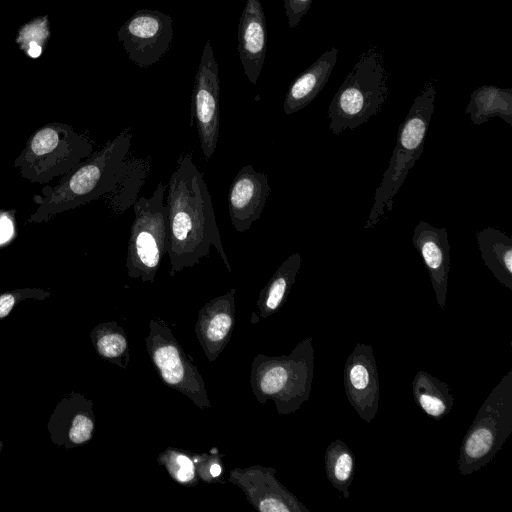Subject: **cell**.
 Here are the masks:
<instances>
[{
  "instance_id": "6da1fadb",
  "label": "cell",
  "mask_w": 512,
  "mask_h": 512,
  "mask_svg": "<svg viewBox=\"0 0 512 512\" xmlns=\"http://www.w3.org/2000/svg\"><path fill=\"white\" fill-rule=\"evenodd\" d=\"M167 188L170 276L198 264L209 255L212 246L231 272L216 223L212 197L204 175L190 153H183L177 160Z\"/></svg>"
},
{
  "instance_id": "7a4b0ae2",
  "label": "cell",
  "mask_w": 512,
  "mask_h": 512,
  "mask_svg": "<svg viewBox=\"0 0 512 512\" xmlns=\"http://www.w3.org/2000/svg\"><path fill=\"white\" fill-rule=\"evenodd\" d=\"M131 138L129 129L121 131L62 176L55 186L44 187L40 194H35L33 201L38 206L27 223L47 222L62 212L113 193L124 175Z\"/></svg>"
},
{
  "instance_id": "3957f363",
  "label": "cell",
  "mask_w": 512,
  "mask_h": 512,
  "mask_svg": "<svg viewBox=\"0 0 512 512\" xmlns=\"http://www.w3.org/2000/svg\"><path fill=\"white\" fill-rule=\"evenodd\" d=\"M313 372L314 349L310 336L288 355L257 354L250 371L253 395L261 404L273 401L279 415L292 414L308 400Z\"/></svg>"
},
{
  "instance_id": "277c9868",
  "label": "cell",
  "mask_w": 512,
  "mask_h": 512,
  "mask_svg": "<svg viewBox=\"0 0 512 512\" xmlns=\"http://www.w3.org/2000/svg\"><path fill=\"white\" fill-rule=\"evenodd\" d=\"M436 89L432 83L416 96L405 119L399 126L397 141L382 180L376 189L374 202L364 230L375 226L392 210L394 197L409 171L424 150L426 133L435 108Z\"/></svg>"
},
{
  "instance_id": "5b68a950",
  "label": "cell",
  "mask_w": 512,
  "mask_h": 512,
  "mask_svg": "<svg viewBox=\"0 0 512 512\" xmlns=\"http://www.w3.org/2000/svg\"><path fill=\"white\" fill-rule=\"evenodd\" d=\"M388 96L382 56L374 49L364 53L335 93L329 107V129L336 135L356 129L378 115Z\"/></svg>"
},
{
  "instance_id": "8992f818",
  "label": "cell",
  "mask_w": 512,
  "mask_h": 512,
  "mask_svg": "<svg viewBox=\"0 0 512 512\" xmlns=\"http://www.w3.org/2000/svg\"><path fill=\"white\" fill-rule=\"evenodd\" d=\"M93 143L66 123L38 128L14 161L19 174L32 183H47L69 173L93 153Z\"/></svg>"
},
{
  "instance_id": "52a82bcc",
  "label": "cell",
  "mask_w": 512,
  "mask_h": 512,
  "mask_svg": "<svg viewBox=\"0 0 512 512\" xmlns=\"http://www.w3.org/2000/svg\"><path fill=\"white\" fill-rule=\"evenodd\" d=\"M511 433L512 370H509L480 406L462 440L457 461L459 473L470 475L488 465Z\"/></svg>"
},
{
  "instance_id": "ba28073f",
  "label": "cell",
  "mask_w": 512,
  "mask_h": 512,
  "mask_svg": "<svg viewBox=\"0 0 512 512\" xmlns=\"http://www.w3.org/2000/svg\"><path fill=\"white\" fill-rule=\"evenodd\" d=\"M161 182L151 196H139L133 206L126 268L130 278L154 282L160 262L167 254L168 210Z\"/></svg>"
},
{
  "instance_id": "9c48e42d",
  "label": "cell",
  "mask_w": 512,
  "mask_h": 512,
  "mask_svg": "<svg viewBox=\"0 0 512 512\" xmlns=\"http://www.w3.org/2000/svg\"><path fill=\"white\" fill-rule=\"evenodd\" d=\"M145 343L155 369L168 387L184 394L201 410L212 407L197 366L188 359L164 320L153 318L149 322Z\"/></svg>"
},
{
  "instance_id": "30bf717a",
  "label": "cell",
  "mask_w": 512,
  "mask_h": 512,
  "mask_svg": "<svg viewBox=\"0 0 512 512\" xmlns=\"http://www.w3.org/2000/svg\"><path fill=\"white\" fill-rule=\"evenodd\" d=\"M196 120L204 158L214 155L220 133V77L213 47L207 40L194 79L192 119Z\"/></svg>"
},
{
  "instance_id": "8fae6325",
  "label": "cell",
  "mask_w": 512,
  "mask_h": 512,
  "mask_svg": "<svg viewBox=\"0 0 512 512\" xmlns=\"http://www.w3.org/2000/svg\"><path fill=\"white\" fill-rule=\"evenodd\" d=\"M172 38V17L146 8L137 10L118 31L128 58L140 68L156 64L168 52Z\"/></svg>"
},
{
  "instance_id": "7c38bea8",
  "label": "cell",
  "mask_w": 512,
  "mask_h": 512,
  "mask_svg": "<svg viewBox=\"0 0 512 512\" xmlns=\"http://www.w3.org/2000/svg\"><path fill=\"white\" fill-rule=\"evenodd\" d=\"M276 469L261 465L230 470L228 482L239 487L260 512H309V509L276 478Z\"/></svg>"
},
{
  "instance_id": "4fadbf2b",
  "label": "cell",
  "mask_w": 512,
  "mask_h": 512,
  "mask_svg": "<svg viewBox=\"0 0 512 512\" xmlns=\"http://www.w3.org/2000/svg\"><path fill=\"white\" fill-rule=\"evenodd\" d=\"M344 389L358 416L370 423L379 407V376L372 346L357 343L344 365Z\"/></svg>"
},
{
  "instance_id": "5bb4252c",
  "label": "cell",
  "mask_w": 512,
  "mask_h": 512,
  "mask_svg": "<svg viewBox=\"0 0 512 512\" xmlns=\"http://www.w3.org/2000/svg\"><path fill=\"white\" fill-rule=\"evenodd\" d=\"M271 193L268 177L251 164L243 166L234 177L228 192V212L237 232L249 230L262 215Z\"/></svg>"
},
{
  "instance_id": "9a60e30c",
  "label": "cell",
  "mask_w": 512,
  "mask_h": 512,
  "mask_svg": "<svg viewBox=\"0 0 512 512\" xmlns=\"http://www.w3.org/2000/svg\"><path fill=\"white\" fill-rule=\"evenodd\" d=\"M236 289L231 288L199 310L195 333L204 355L214 362L230 341L236 322Z\"/></svg>"
},
{
  "instance_id": "2e32d148",
  "label": "cell",
  "mask_w": 512,
  "mask_h": 512,
  "mask_svg": "<svg viewBox=\"0 0 512 512\" xmlns=\"http://www.w3.org/2000/svg\"><path fill=\"white\" fill-rule=\"evenodd\" d=\"M412 243L425 264L439 308H444L450 271V244L445 227L437 228L420 220L414 228Z\"/></svg>"
},
{
  "instance_id": "e0dca14e",
  "label": "cell",
  "mask_w": 512,
  "mask_h": 512,
  "mask_svg": "<svg viewBox=\"0 0 512 512\" xmlns=\"http://www.w3.org/2000/svg\"><path fill=\"white\" fill-rule=\"evenodd\" d=\"M237 51L251 84L255 85L267 49V25L260 0H247L238 24Z\"/></svg>"
},
{
  "instance_id": "ac0fdd59",
  "label": "cell",
  "mask_w": 512,
  "mask_h": 512,
  "mask_svg": "<svg viewBox=\"0 0 512 512\" xmlns=\"http://www.w3.org/2000/svg\"><path fill=\"white\" fill-rule=\"evenodd\" d=\"M337 57L338 48H331L291 83L283 103L286 115L298 112L318 96L329 80Z\"/></svg>"
},
{
  "instance_id": "d6986e66",
  "label": "cell",
  "mask_w": 512,
  "mask_h": 512,
  "mask_svg": "<svg viewBox=\"0 0 512 512\" xmlns=\"http://www.w3.org/2000/svg\"><path fill=\"white\" fill-rule=\"evenodd\" d=\"M481 258L494 277L512 290V240L497 228L486 227L476 233Z\"/></svg>"
},
{
  "instance_id": "ffe728a7",
  "label": "cell",
  "mask_w": 512,
  "mask_h": 512,
  "mask_svg": "<svg viewBox=\"0 0 512 512\" xmlns=\"http://www.w3.org/2000/svg\"><path fill=\"white\" fill-rule=\"evenodd\" d=\"M301 264L302 257L300 253L295 252L277 268L259 293L256 304L260 318L266 319L285 303L296 281Z\"/></svg>"
},
{
  "instance_id": "44dd1931",
  "label": "cell",
  "mask_w": 512,
  "mask_h": 512,
  "mask_svg": "<svg viewBox=\"0 0 512 512\" xmlns=\"http://www.w3.org/2000/svg\"><path fill=\"white\" fill-rule=\"evenodd\" d=\"M475 125H481L493 117H500L512 125V89L482 85L475 89L465 109Z\"/></svg>"
},
{
  "instance_id": "7402d4cb",
  "label": "cell",
  "mask_w": 512,
  "mask_h": 512,
  "mask_svg": "<svg viewBox=\"0 0 512 512\" xmlns=\"http://www.w3.org/2000/svg\"><path fill=\"white\" fill-rule=\"evenodd\" d=\"M412 394L421 410L437 421L448 415L454 405L449 385L423 370L414 376Z\"/></svg>"
},
{
  "instance_id": "603a6c76",
  "label": "cell",
  "mask_w": 512,
  "mask_h": 512,
  "mask_svg": "<svg viewBox=\"0 0 512 512\" xmlns=\"http://www.w3.org/2000/svg\"><path fill=\"white\" fill-rule=\"evenodd\" d=\"M324 460L328 480L343 494L344 498H348L355 473L353 452L346 443L336 439L326 448Z\"/></svg>"
},
{
  "instance_id": "cb8c5ba5",
  "label": "cell",
  "mask_w": 512,
  "mask_h": 512,
  "mask_svg": "<svg viewBox=\"0 0 512 512\" xmlns=\"http://www.w3.org/2000/svg\"><path fill=\"white\" fill-rule=\"evenodd\" d=\"M148 171L149 163L145 160L127 157L124 175L117 189L110 194V205L113 211L122 213L135 203Z\"/></svg>"
},
{
  "instance_id": "d4e9b609",
  "label": "cell",
  "mask_w": 512,
  "mask_h": 512,
  "mask_svg": "<svg viewBox=\"0 0 512 512\" xmlns=\"http://www.w3.org/2000/svg\"><path fill=\"white\" fill-rule=\"evenodd\" d=\"M157 462L166 468L174 481L183 486L192 487L199 482L193 453L189 451L168 447L158 455Z\"/></svg>"
},
{
  "instance_id": "484cf974",
  "label": "cell",
  "mask_w": 512,
  "mask_h": 512,
  "mask_svg": "<svg viewBox=\"0 0 512 512\" xmlns=\"http://www.w3.org/2000/svg\"><path fill=\"white\" fill-rule=\"evenodd\" d=\"M96 340L98 353L105 359L126 368L130 362L128 340L122 327L111 323Z\"/></svg>"
},
{
  "instance_id": "4316f807",
  "label": "cell",
  "mask_w": 512,
  "mask_h": 512,
  "mask_svg": "<svg viewBox=\"0 0 512 512\" xmlns=\"http://www.w3.org/2000/svg\"><path fill=\"white\" fill-rule=\"evenodd\" d=\"M193 458L199 480L209 484L221 481L219 479L223 474L222 455L193 453Z\"/></svg>"
},
{
  "instance_id": "83f0119b",
  "label": "cell",
  "mask_w": 512,
  "mask_h": 512,
  "mask_svg": "<svg viewBox=\"0 0 512 512\" xmlns=\"http://www.w3.org/2000/svg\"><path fill=\"white\" fill-rule=\"evenodd\" d=\"M94 423L92 419L84 414L75 416L69 431V438L75 444H82L88 441L93 433Z\"/></svg>"
},
{
  "instance_id": "f1b7e54d",
  "label": "cell",
  "mask_w": 512,
  "mask_h": 512,
  "mask_svg": "<svg viewBox=\"0 0 512 512\" xmlns=\"http://www.w3.org/2000/svg\"><path fill=\"white\" fill-rule=\"evenodd\" d=\"M313 0H284L285 13L289 27L298 25L302 17L308 12Z\"/></svg>"
},
{
  "instance_id": "f546056e",
  "label": "cell",
  "mask_w": 512,
  "mask_h": 512,
  "mask_svg": "<svg viewBox=\"0 0 512 512\" xmlns=\"http://www.w3.org/2000/svg\"><path fill=\"white\" fill-rule=\"evenodd\" d=\"M14 235V212L0 210V245Z\"/></svg>"
},
{
  "instance_id": "4dcf8cb0",
  "label": "cell",
  "mask_w": 512,
  "mask_h": 512,
  "mask_svg": "<svg viewBox=\"0 0 512 512\" xmlns=\"http://www.w3.org/2000/svg\"><path fill=\"white\" fill-rule=\"evenodd\" d=\"M19 295V293H5L0 295V318H3L10 313Z\"/></svg>"
},
{
  "instance_id": "1f68e13d",
  "label": "cell",
  "mask_w": 512,
  "mask_h": 512,
  "mask_svg": "<svg viewBox=\"0 0 512 512\" xmlns=\"http://www.w3.org/2000/svg\"><path fill=\"white\" fill-rule=\"evenodd\" d=\"M28 53L31 57L36 58L41 54V48L36 42H31Z\"/></svg>"
}]
</instances>
